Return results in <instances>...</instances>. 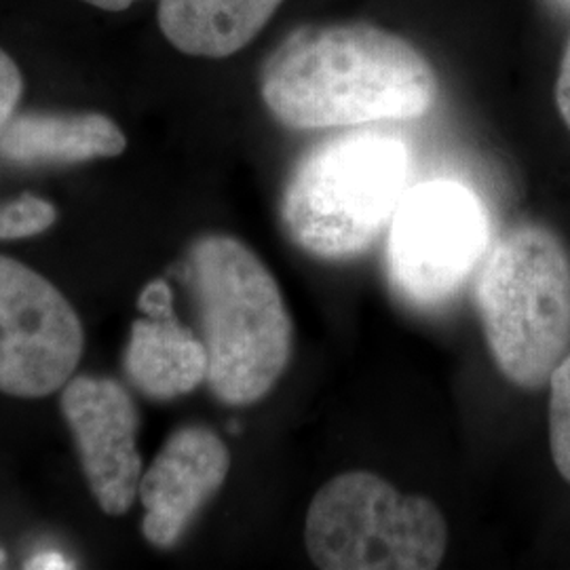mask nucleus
Here are the masks:
<instances>
[{
	"label": "nucleus",
	"mask_w": 570,
	"mask_h": 570,
	"mask_svg": "<svg viewBox=\"0 0 570 570\" xmlns=\"http://www.w3.org/2000/svg\"><path fill=\"white\" fill-rule=\"evenodd\" d=\"M550 446L558 473L570 482V351L550 376Z\"/></svg>",
	"instance_id": "obj_13"
},
{
	"label": "nucleus",
	"mask_w": 570,
	"mask_h": 570,
	"mask_svg": "<svg viewBox=\"0 0 570 570\" xmlns=\"http://www.w3.org/2000/svg\"><path fill=\"white\" fill-rule=\"evenodd\" d=\"M138 305L146 311V315L171 313V289L165 282H153L144 287Z\"/></svg>",
	"instance_id": "obj_16"
},
{
	"label": "nucleus",
	"mask_w": 570,
	"mask_h": 570,
	"mask_svg": "<svg viewBox=\"0 0 570 570\" xmlns=\"http://www.w3.org/2000/svg\"><path fill=\"white\" fill-rule=\"evenodd\" d=\"M188 275L209 389L228 406L261 402L284 376L294 345L277 279L244 242L228 235H205L193 245Z\"/></svg>",
	"instance_id": "obj_2"
},
{
	"label": "nucleus",
	"mask_w": 570,
	"mask_h": 570,
	"mask_svg": "<svg viewBox=\"0 0 570 570\" xmlns=\"http://www.w3.org/2000/svg\"><path fill=\"white\" fill-rule=\"evenodd\" d=\"M127 146L104 115H21L0 131V155L18 164H77L117 157Z\"/></svg>",
	"instance_id": "obj_11"
},
{
	"label": "nucleus",
	"mask_w": 570,
	"mask_h": 570,
	"mask_svg": "<svg viewBox=\"0 0 570 570\" xmlns=\"http://www.w3.org/2000/svg\"><path fill=\"white\" fill-rule=\"evenodd\" d=\"M56 223L53 205L35 195H21L20 199L0 205V239L35 237Z\"/></svg>",
	"instance_id": "obj_14"
},
{
	"label": "nucleus",
	"mask_w": 570,
	"mask_h": 570,
	"mask_svg": "<svg viewBox=\"0 0 570 570\" xmlns=\"http://www.w3.org/2000/svg\"><path fill=\"white\" fill-rule=\"evenodd\" d=\"M2 562H4V553L0 551V564H2Z\"/></svg>",
	"instance_id": "obj_20"
},
{
	"label": "nucleus",
	"mask_w": 570,
	"mask_h": 570,
	"mask_svg": "<svg viewBox=\"0 0 570 570\" xmlns=\"http://www.w3.org/2000/svg\"><path fill=\"white\" fill-rule=\"evenodd\" d=\"M556 104L562 115V119L570 129V41L567 45V51L562 56L560 72H558V82H556Z\"/></svg>",
	"instance_id": "obj_17"
},
{
	"label": "nucleus",
	"mask_w": 570,
	"mask_h": 570,
	"mask_svg": "<svg viewBox=\"0 0 570 570\" xmlns=\"http://www.w3.org/2000/svg\"><path fill=\"white\" fill-rule=\"evenodd\" d=\"M75 564L60 551L45 550L26 562V569L60 570L72 569Z\"/></svg>",
	"instance_id": "obj_18"
},
{
	"label": "nucleus",
	"mask_w": 570,
	"mask_h": 570,
	"mask_svg": "<svg viewBox=\"0 0 570 570\" xmlns=\"http://www.w3.org/2000/svg\"><path fill=\"white\" fill-rule=\"evenodd\" d=\"M81 355L70 303L37 271L0 256V391L45 397L70 381Z\"/></svg>",
	"instance_id": "obj_7"
},
{
	"label": "nucleus",
	"mask_w": 570,
	"mask_h": 570,
	"mask_svg": "<svg viewBox=\"0 0 570 570\" xmlns=\"http://www.w3.org/2000/svg\"><path fill=\"white\" fill-rule=\"evenodd\" d=\"M85 2H89L98 9H104V11H125L127 7H131L138 0H85Z\"/></svg>",
	"instance_id": "obj_19"
},
{
	"label": "nucleus",
	"mask_w": 570,
	"mask_h": 570,
	"mask_svg": "<svg viewBox=\"0 0 570 570\" xmlns=\"http://www.w3.org/2000/svg\"><path fill=\"white\" fill-rule=\"evenodd\" d=\"M61 407L96 501L106 513L122 515L134 505L142 480L134 400L115 381L79 376L63 389Z\"/></svg>",
	"instance_id": "obj_8"
},
{
	"label": "nucleus",
	"mask_w": 570,
	"mask_h": 570,
	"mask_svg": "<svg viewBox=\"0 0 570 570\" xmlns=\"http://www.w3.org/2000/svg\"><path fill=\"white\" fill-rule=\"evenodd\" d=\"M228 469L230 452L212 429H178L140 480L144 537L157 548L176 546Z\"/></svg>",
	"instance_id": "obj_9"
},
{
	"label": "nucleus",
	"mask_w": 570,
	"mask_h": 570,
	"mask_svg": "<svg viewBox=\"0 0 570 570\" xmlns=\"http://www.w3.org/2000/svg\"><path fill=\"white\" fill-rule=\"evenodd\" d=\"M389 226V282L407 305H446L489 256V214L463 184L410 188Z\"/></svg>",
	"instance_id": "obj_6"
},
{
	"label": "nucleus",
	"mask_w": 570,
	"mask_h": 570,
	"mask_svg": "<svg viewBox=\"0 0 570 570\" xmlns=\"http://www.w3.org/2000/svg\"><path fill=\"white\" fill-rule=\"evenodd\" d=\"M23 91V79H21L18 63L9 58L7 51L0 49V131L4 125L11 121L13 110L20 102Z\"/></svg>",
	"instance_id": "obj_15"
},
{
	"label": "nucleus",
	"mask_w": 570,
	"mask_h": 570,
	"mask_svg": "<svg viewBox=\"0 0 570 570\" xmlns=\"http://www.w3.org/2000/svg\"><path fill=\"white\" fill-rule=\"evenodd\" d=\"M284 0H161L165 39L186 56L220 60L242 51Z\"/></svg>",
	"instance_id": "obj_12"
},
{
	"label": "nucleus",
	"mask_w": 570,
	"mask_h": 570,
	"mask_svg": "<svg viewBox=\"0 0 570 570\" xmlns=\"http://www.w3.org/2000/svg\"><path fill=\"white\" fill-rule=\"evenodd\" d=\"M305 546L317 569L433 570L449 550V524L428 497L372 471H346L313 497Z\"/></svg>",
	"instance_id": "obj_5"
},
{
	"label": "nucleus",
	"mask_w": 570,
	"mask_h": 570,
	"mask_svg": "<svg viewBox=\"0 0 570 570\" xmlns=\"http://www.w3.org/2000/svg\"><path fill=\"white\" fill-rule=\"evenodd\" d=\"M204 341L180 326L171 313L148 315L131 327L125 370L131 383L153 400H174L207 381Z\"/></svg>",
	"instance_id": "obj_10"
},
{
	"label": "nucleus",
	"mask_w": 570,
	"mask_h": 570,
	"mask_svg": "<svg viewBox=\"0 0 570 570\" xmlns=\"http://www.w3.org/2000/svg\"><path fill=\"white\" fill-rule=\"evenodd\" d=\"M410 153L387 136L360 134L317 146L285 186L289 239L322 261L366 252L407 193Z\"/></svg>",
	"instance_id": "obj_4"
},
{
	"label": "nucleus",
	"mask_w": 570,
	"mask_h": 570,
	"mask_svg": "<svg viewBox=\"0 0 570 570\" xmlns=\"http://www.w3.org/2000/svg\"><path fill=\"white\" fill-rule=\"evenodd\" d=\"M263 100L292 129H327L428 115L438 77L406 39L370 26H306L292 32L263 70Z\"/></svg>",
	"instance_id": "obj_1"
},
{
	"label": "nucleus",
	"mask_w": 570,
	"mask_h": 570,
	"mask_svg": "<svg viewBox=\"0 0 570 570\" xmlns=\"http://www.w3.org/2000/svg\"><path fill=\"white\" fill-rule=\"evenodd\" d=\"M478 311L503 376L515 387H546L570 351L567 245L548 226H513L480 266Z\"/></svg>",
	"instance_id": "obj_3"
}]
</instances>
